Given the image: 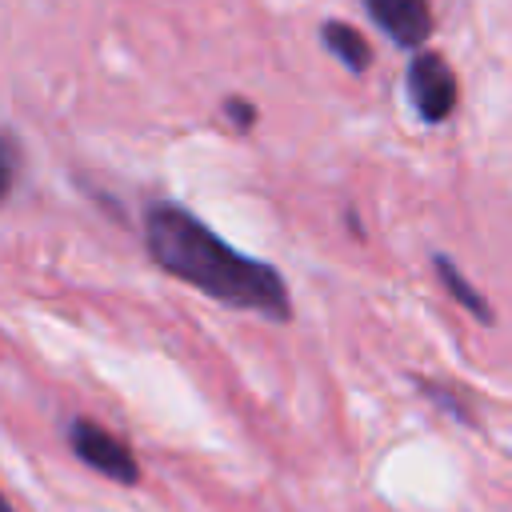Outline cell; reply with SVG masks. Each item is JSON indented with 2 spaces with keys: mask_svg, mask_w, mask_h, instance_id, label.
I'll return each mask as SVG.
<instances>
[{
  "mask_svg": "<svg viewBox=\"0 0 512 512\" xmlns=\"http://www.w3.org/2000/svg\"><path fill=\"white\" fill-rule=\"evenodd\" d=\"M0 512H16V508L8 504V496H4V492H0Z\"/></svg>",
  "mask_w": 512,
  "mask_h": 512,
  "instance_id": "cell-11",
  "label": "cell"
},
{
  "mask_svg": "<svg viewBox=\"0 0 512 512\" xmlns=\"http://www.w3.org/2000/svg\"><path fill=\"white\" fill-rule=\"evenodd\" d=\"M408 100L416 108V116L424 124H444L452 112H456V100H460V84H456V72L452 64L440 56V52H428V48H416L412 60H408Z\"/></svg>",
  "mask_w": 512,
  "mask_h": 512,
  "instance_id": "cell-3",
  "label": "cell"
},
{
  "mask_svg": "<svg viewBox=\"0 0 512 512\" xmlns=\"http://www.w3.org/2000/svg\"><path fill=\"white\" fill-rule=\"evenodd\" d=\"M220 112H224V120H228L240 136H244V132H252V128H256V120H260L256 104H252V100H244V96H224Z\"/></svg>",
  "mask_w": 512,
  "mask_h": 512,
  "instance_id": "cell-9",
  "label": "cell"
},
{
  "mask_svg": "<svg viewBox=\"0 0 512 512\" xmlns=\"http://www.w3.org/2000/svg\"><path fill=\"white\" fill-rule=\"evenodd\" d=\"M344 224H348V228H352V232H356V236H364V228H360V220H356V212H352V208H348V212H344Z\"/></svg>",
  "mask_w": 512,
  "mask_h": 512,
  "instance_id": "cell-10",
  "label": "cell"
},
{
  "mask_svg": "<svg viewBox=\"0 0 512 512\" xmlns=\"http://www.w3.org/2000/svg\"><path fill=\"white\" fill-rule=\"evenodd\" d=\"M320 44L328 48L332 60H340L348 72H368L372 68V44L364 40V32H356L348 20H324L320 24Z\"/></svg>",
  "mask_w": 512,
  "mask_h": 512,
  "instance_id": "cell-5",
  "label": "cell"
},
{
  "mask_svg": "<svg viewBox=\"0 0 512 512\" xmlns=\"http://www.w3.org/2000/svg\"><path fill=\"white\" fill-rule=\"evenodd\" d=\"M432 268H436V276H440V284L448 288V296L460 304V308H468L480 324H492L496 320V312H492V304H488V296L480 292V288H472L468 280H464V272L456 268V260L452 256H444V252H436L432 256Z\"/></svg>",
  "mask_w": 512,
  "mask_h": 512,
  "instance_id": "cell-6",
  "label": "cell"
},
{
  "mask_svg": "<svg viewBox=\"0 0 512 512\" xmlns=\"http://www.w3.org/2000/svg\"><path fill=\"white\" fill-rule=\"evenodd\" d=\"M144 248L160 272L192 284L224 308L256 312L272 324L292 320V292L284 276L268 260L232 248L176 200H152L144 208Z\"/></svg>",
  "mask_w": 512,
  "mask_h": 512,
  "instance_id": "cell-1",
  "label": "cell"
},
{
  "mask_svg": "<svg viewBox=\"0 0 512 512\" xmlns=\"http://www.w3.org/2000/svg\"><path fill=\"white\" fill-rule=\"evenodd\" d=\"M64 436H68L72 456L84 468H92L96 476H104L112 484H140V460H136V452L116 432H108L104 424H96L88 416H76V420H68V432Z\"/></svg>",
  "mask_w": 512,
  "mask_h": 512,
  "instance_id": "cell-2",
  "label": "cell"
},
{
  "mask_svg": "<svg viewBox=\"0 0 512 512\" xmlns=\"http://www.w3.org/2000/svg\"><path fill=\"white\" fill-rule=\"evenodd\" d=\"M372 24L404 52H416L432 36V8L428 0H360Z\"/></svg>",
  "mask_w": 512,
  "mask_h": 512,
  "instance_id": "cell-4",
  "label": "cell"
},
{
  "mask_svg": "<svg viewBox=\"0 0 512 512\" xmlns=\"http://www.w3.org/2000/svg\"><path fill=\"white\" fill-rule=\"evenodd\" d=\"M20 172H24V144H20V136L12 128L0 124V204L12 196Z\"/></svg>",
  "mask_w": 512,
  "mask_h": 512,
  "instance_id": "cell-7",
  "label": "cell"
},
{
  "mask_svg": "<svg viewBox=\"0 0 512 512\" xmlns=\"http://www.w3.org/2000/svg\"><path fill=\"white\" fill-rule=\"evenodd\" d=\"M416 388H420V392H424V396H428V400H432L436 408L452 412V416H456L460 424H472V412H468V408L460 404V396H456L452 388H444V384H436V380H424V376L416 380Z\"/></svg>",
  "mask_w": 512,
  "mask_h": 512,
  "instance_id": "cell-8",
  "label": "cell"
}]
</instances>
